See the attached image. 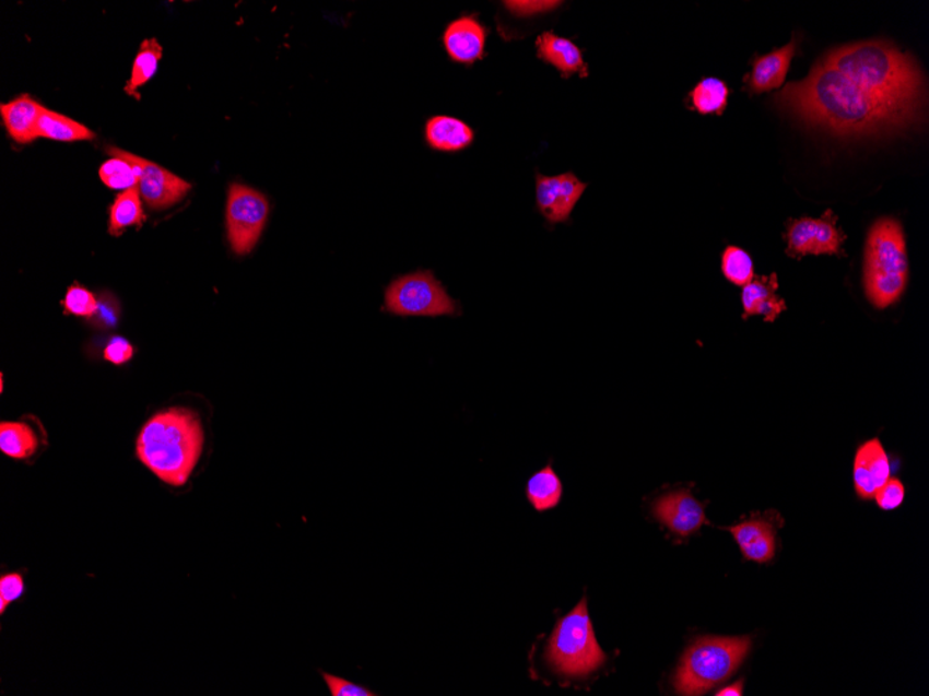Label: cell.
<instances>
[{"mask_svg": "<svg viewBox=\"0 0 929 696\" xmlns=\"http://www.w3.org/2000/svg\"><path fill=\"white\" fill-rule=\"evenodd\" d=\"M326 684H328L330 694L333 696H375L371 689L362 687V685L350 682V680L337 677V675L321 673Z\"/></svg>", "mask_w": 929, "mask_h": 696, "instance_id": "4dcf8cb0", "label": "cell"}, {"mask_svg": "<svg viewBox=\"0 0 929 696\" xmlns=\"http://www.w3.org/2000/svg\"><path fill=\"white\" fill-rule=\"evenodd\" d=\"M775 104L813 127L844 138L891 134L920 125L927 105L922 70L885 39L861 40L823 56Z\"/></svg>", "mask_w": 929, "mask_h": 696, "instance_id": "6da1fadb", "label": "cell"}, {"mask_svg": "<svg viewBox=\"0 0 929 696\" xmlns=\"http://www.w3.org/2000/svg\"><path fill=\"white\" fill-rule=\"evenodd\" d=\"M203 428L198 414L188 409H168L148 420L137 439V458L157 479L183 487L201 458Z\"/></svg>", "mask_w": 929, "mask_h": 696, "instance_id": "7a4b0ae2", "label": "cell"}, {"mask_svg": "<svg viewBox=\"0 0 929 696\" xmlns=\"http://www.w3.org/2000/svg\"><path fill=\"white\" fill-rule=\"evenodd\" d=\"M587 189L574 173L548 177L536 174V207L549 224L568 223Z\"/></svg>", "mask_w": 929, "mask_h": 696, "instance_id": "30bf717a", "label": "cell"}, {"mask_svg": "<svg viewBox=\"0 0 929 696\" xmlns=\"http://www.w3.org/2000/svg\"><path fill=\"white\" fill-rule=\"evenodd\" d=\"M737 540L742 555L748 561L767 563L775 557L777 551V531L771 521L764 517H755L737 526L724 527Z\"/></svg>", "mask_w": 929, "mask_h": 696, "instance_id": "9a60e30c", "label": "cell"}, {"mask_svg": "<svg viewBox=\"0 0 929 696\" xmlns=\"http://www.w3.org/2000/svg\"><path fill=\"white\" fill-rule=\"evenodd\" d=\"M728 85L722 80L714 79V76L702 80L689 92L691 109L701 113L703 116H722L728 106Z\"/></svg>", "mask_w": 929, "mask_h": 696, "instance_id": "603a6c76", "label": "cell"}, {"mask_svg": "<svg viewBox=\"0 0 929 696\" xmlns=\"http://www.w3.org/2000/svg\"><path fill=\"white\" fill-rule=\"evenodd\" d=\"M891 479V462L880 439L872 438L857 449L854 463L855 488L859 498L874 499Z\"/></svg>", "mask_w": 929, "mask_h": 696, "instance_id": "4fadbf2b", "label": "cell"}, {"mask_svg": "<svg viewBox=\"0 0 929 696\" xmlns=\"http://www.w3.org/2000/svg\"><path fill=\"white\" fill-rule=\"evenodd\" d=\"M560 2H505V7L515 14H533L558 7Z\"/></svg>", "mask_w": 929, "mask_h": 696, "instance_id": "836d02e7", "label": "cell"}, {"mask_svg": "<svg viewBox=\"0 0 929 696\" xmlns=\"http://www.w3.org/2000/svg\"><path fill=\"white\" fill-rule=\"evenodd\" d=\"M652 515L679 536H689L707 523L704 506L689 489L672 491L652 504Z\"/></svg>", "mask_w": 929, "mask_h": 696, "instance_id": "8fae6325", "label": "cell"}, {"mask_svg": "<svg viewBox=\"0 0 929 696\" xmlns=\"http://www.w3.org/2000/svg\"><path fill=\"white\" fill-rule=\"evenodd\" d=\"M269 216V202L255 189L233 184L228 191L226 222L234 253L248 255L258 244Z\"/></svg>", "mask_w": 929, "mask_h": 696, "instance_id": "52a82bcc", "label": "cell"}, {"mask_svg": "<svg viewBox=\"0 0 929 696\" xmlns=\"http://www.w3.org/2000/svg\"><path fill=\"white\" fill-rule=\"evenodd\" d=\"M24 593V580L19 573L0 578V613L7 611L10 603L17 601Z\"/></svg>", "mask_w": 929, "mask_h": 696, "instance_id": "f546056e", "label": "cell"}, {"mask_svg": "<svg viewBox=\"0 0 929 696\" xmlns=\"http://www.w3.org/2000/svg\"><path fill=\"white\" fill-rule=\"evenodd\" d=\"M92 319L96 320V325L114 327L117 319H119V306H117V302L110 295L102 296L98 310H96Z\"/></svg>", "mask_w": 929, "mask_h": 696, "instance_id": "d6a6232c", "label": "cell"}, {"mask_svg": "<svg viewBox=\"0 0 929 696\" xmlns=\"http://www.w3.org/2000/svg\"><path fill=\"white\" fill-rule=\"evenodd\" d=\"M544 657L555 673L566 677H586L605 663L607 657L597 642L586 598L556 623Z\"/></svg>", "mask_w": 929, "mask_h": 696, "instance_id": "5b68a950", "label": "cell"}, {"mask_svg": "<svg viewBox=\"0 0 929 696\" xmlns=\"http://www.w3.org/2000/svg\"><path fill=\"white\" fill-rule=\"evenodd\" d=\"M98 306L99 300L95 298V295L77 283L70 286L63 300L64 315L90 317V319L95 316Z\"/></svg>", "mask_w": 929, "mask_h": 696, "instance_id": "83f0119b", "label": "cell"}, {"mask_svg": "<svg viewBox=\"0 0 929 696\" xmlns=\"http://www.w3.org/2000/svg\"><path fill=\"white\" fill-rule=\"evenodd\" d=\"M716 695H718V696H740V695H743V682H742V680H740V682H737L732 685H728V687H725L724 689H719Z\"/></svg>", "mask_w": 929, "mask_h": 696, "instance_id": "e575fe53", "label": "cell"}, {"mask_svg": "<svg viewBox=\"0 0 929 696\" xmlns=\"http://www.w3.org/2000/svg\"><path fill=\"white\" fill-rule=\"evenodd\" d=\"M563 481L549 463L529 479L526 496L536 510L545 511L556 508L563 499Z\"/></svg>", "mask_w": 929, "mask_h": 696, "instance_id": "ffe728a7", "label": "cell"}, {"mask_svg": "<svg viewBox=\"0 0 929 696\" xmlns=\"http://www.w3.org/2000/svg\"><path fill=\"white\" fill-rule=\"evenodd\" d=\"M489 31L474 15H462L447 25L443 44L456 63L472 66L484 59Z\"/></svg>", "mask_w": 929, "mask_h": 696, "instance_id": "7c38bea8", "label": "cell"}, {"mask_svg": "<svg viewBox=\"0 0 929 696\" xmlns=\"http://www.w3.org/2000/svg\"><path fill=\"white\" fill-rule=\"evenodd\" d=\"M798 49V39L793 38L784 48L775 49L765 56H755L752 60V73L744 76V90L752 95L764 94L779 89L785 83L790 63Z\"/></svg>", "mask_w": 929, "mask_h": 696, "instance_id": "5bb4252c", "label": "cell"}, {"mask_svg": "<svg viewBox=\"0 0 929 696\" xmlns=\"http://www.w3.org/2000/svg\"><path fill=\"white\" fill-rule=\"evenodd\" d=\"M785 238L788 243L786 253L792 259L800 260L805 255L846 256V235L838 227V216L832 209L826 210L820 219L789 220Z\"/></svg>", "mask_w": 929, "mask_h": 696, "instance_id": "ba28073f", "label": "cell"}, {"mask_svg": "<svg viewBox=\"0 0 929 696\" xmlns=\"http://www.w3.org/2000/svg\"><path fill=\"white\" fill-rule=\"evenodd\" d=\"M45 107L30 95L19 96L0 106L4 127L9 135L19 143H30L39 138L38 121Z\"/></svg>", "mask_w": 929, "mask_h": 696, "instance_id": "ac0fdd59", "label": "cell"}, {"mask_svg": "<svg viewBox=\"0 0 929 696\" xmlns=\"http://www.w3.org/2000/svg\"><path fill=\"white\" fill-rule=\"evenodd\" d=\"M105 361L120 366L132 359L134 356V347L126 338L115 337L114 340L106 345L104 352Z\"/></svg>", "mask_w": 929, "mask_h": 696, "instance_id": "1f68e13d", "label": "cell"}, {"mask_svg": "<svg viewBox=\"0 0 929 696\" xmlns=\"http://www.w3.org/2000/svg\"><path fill=\"white\" fill-rule=\"evenodd\" d=\"M906 489L901 480L890 479L880 491H878L874 499L877 505L882 510H893L899 508L905 500Z\"/></svg>", "mask_w": 929, "mask_h": 696, "instance_id": "f1b7e54d", "label": "cell"}, {"mask_svg": "<svg viewBox=\"0 0 929 696\" xmlns=\"http://www.w3.org/2000/svg\"><path fill=\"white\" fill-rule=\"evenodd\" d=\"M385 310L401 317L457 316L459 306L432 271L402 275L386 290Z\"/></svg>", "mask_w": 929, "mask_h": 696, "instance_id": "8992f818", "label": "cell"}, {"mask_svg": "<svg viewBox=\"0 0 929 696\" xmlns=\"http://www.w3.org/2000/svg\"><path fill=\"white\" fill-rule=\"evenodd\" d=\"M99 177L111 189H130L140 182L137 168L120 157H111L99 168Z\"/></svg>", "mask_w": 929, "mask_h": 696, "instance_id": "4316f807", "label": "cell"}, {"mask_svg": "<svg viewBox=\"0 0 929 696\" xmlns=\"http://www.w3.org/2000/svg\"><path fill=\"white\" fill-rule=\"evenodd\" d=\"M908 281L906 238L895 219H881L872 225L865 252V290L877 309L895 305L905 294Z\"/></svg>", "mask_w": 929, "mask_h": 696, "instance_id": "3957f363", "label": "cell"}, {"mask_svg": "<svg viewBox=\"0 0 929 696\" xmlns=\"http://www.w3.org/2000/svg\"><path fill=\"white\" fill-rule=\"evenodd\" d=\"M37 449V435L27 424L13 422L0 424V450L9 458L27 459L33 457Z\"/></svg>", "mask_w": 929, "mask_h": 696, "instance_id": "cb8c5ba5", "label": "cell"}, {"mask_svg": "<svg viewBox=\"0 0 929 696\" xmlns=\"http://www.w3.org/2000/svg\"><path fill=\"white\" fill-rule=\"evenodd\" d=\"M38 137L61 142L92 141L94 132L70 117L44 109L38 121Z\"/></svg>", "mask_w": 929, "mask_h": 696, "instance_id": "44dd1931", "label": "cell"}, {"mask_svg": "<svg viewBox=\"0 0 929 696\" xmlns=\"http://www.w3.org/2000/svg\"><path fill=\"white\" fill-rule=\"evenodd\" d=\"M752 648L750 637H702L683 653L673 677L681 695H704L727 682Z\"/></svg>", "mask_w": 929, "mask_h": 696, "instance_id": "277c9868", "label": "cell"}, {"mask_svg": "<svg viewBox=\"0 0 929 696\" xmlns=\"http://www.w3.org/2000/svg\"><path fill=\"white\" fill-rule=\"evenodd\" d=\"M538 58L553 66L563 79L578 74L580 79L589 76V66L584 60V54L578 45L571 39L560 37L553 31H545L536 39Z\"/></svg>", "mask_w": 929, "mask_h": 696, "instance_id": "2e32d148", "label": "cell"}, {"mask_svg": "<svg viewBox=\"0 0 929 696\" xmlns=\"http://www.w3.org/2000/svg\"><path fill=\"white\" fill-rule=\"evenodd\" d=\"M427 145L438 152H461L472 145L474 131L462 120L451 116H435L425 128Z\"/></svg>", "mask_w": 929, "mask_h": 696, "instance_id": "d6986e66", "label": "cell"}, {"mask_svg": "<svg viewBox=\"0 0 929 696\" xmlns=\"http://www.w3.org/2000/svg\"><path fill=\"white\" fill-rule=\"evenodd\" d=\"M722 273L734 285L744 286L754 279V264L746 250L728 247L722 253Z\"/></svg>", "mask_w": 929, "mask_h": 696, "instance_id": "484cf974", "label": "cell"}, {"mask_svg": "<svg viewBox=\"0 0 929 696\" xmlns=\"http://www.w3.org/2000/svg\"><path fill=\"white\" fill-rule=\"evenodd\" d=\"M162 55L163 48L155 38L145 39L141 44L134 64H132L130 80L127 81V95L137 96L138 98V90L144 86L155 75Z\"/></svg>", "mask_w": 929, "mask_h": 696, "instance_id": "d4e9b609", "label": "cell"}, {"mask_svg": "<svg viewBox=\"0 0 929 696\" xmlns=\"http://www.w3.org/2000/svg\"><path fill=\"white\" fill-rule=\"evenodd\" d=\"M778 275H763L754 278L748 285L743 286L742 304L743 319L750 316H763L765 321H774L788 309V305L777 295Z\"/></svg>", "mask_w": 929, "mask_h": 696, "instance_id": "e0dca14e", "label": "cell"}, {"mask_svg": "<svg viewBox=\"0 0 929 696\" xmlns=\"http://www.w3.org/2000/svg\"><path fill=\"white\" fill-rule=\"evenodd\" d=\"M107 153L111 157L125 158L137 168L138 176H140L138 188H140L141 196L145 199L146 204H150L152 209L172 208L173 204L180 202L190 192V182L184 181L176 174L155 165V163L148 162L146 158L114 146L107 148Z\"/></svg>", "mask_w": 929, "mask_h": 696, "instance_id": "9c48e42d", "label": "cell"}, {"mask_svg": "<svg viewBox=\"0 0 929 696\" xmlns=\"http://www.w3.org/2000/svg\"><path fill=\"white\" fill-rule=\"evenodd\" d=\"M145 219L144 209H142L141 203L140 188L138 186L132 187L121 192L116 198L115 203L111 204L109 233L114 237H120L132 225L140 227V225L144 224Z\"/></svg>", "mask_w": 929, "mask_h": 696, "instance_id": "7402d4cb", "label": "cell"}]
</instances>
